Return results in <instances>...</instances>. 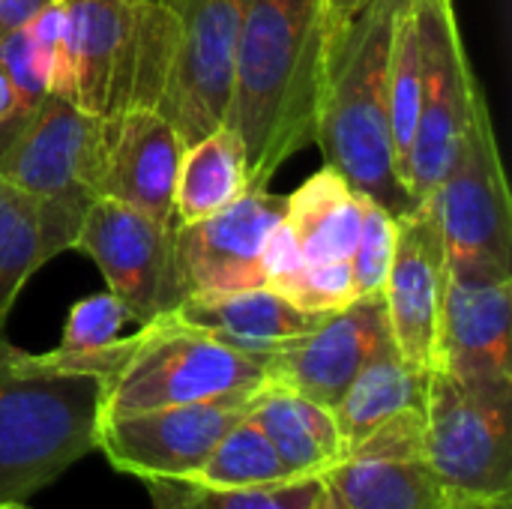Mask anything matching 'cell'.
I'll return each instance as SVG.
<instances>
[{
    "mask_svg": "<svg viewBox=\"0 0 512 509\" xmlns=\"http://www.w3.org/2000/svg\"><path fill=\"white\" fill-rule=\"evenodd\" d=\"M183 150V138L156 108L102 117L96 195L174 225V183Z\"/></svg>",
    "mask_w": 512,
    "mask_h": 509,
    "instance_id": "cell-17",
    "label": "cell"
},
{
    "mask_svg": "<svg viewBox=\"0 0 512 509\" xmlns=\"http://www.w3.org/2000/svg\"><path fill=\"white\" fill-rule=\"evenodd\" d=\"M363 201L366 195L354 192L348 180L327 165L285 198V219L297 231L306 264L351 261L360 237Z\"/></svg>",
    "mask_w": 512,
    "mask_h": 509,
    "instance_id": "cell-22",
    "label": "cell"
},
{
    "mask_svg": "<svg viewBox=\"0 0 512 509\" xmlns=\"http://www.w3.org/2000/svg\"><path fill=\"white\" fill-rule=\"evenodd\" d=\"M303 246L297 240V231L291 228V222L282 216L279 225L267 234L264 246H261V273H264V285L267 288H279L285 285L300 267H303Z\"/></svg>",
    "mask_w": 512,
    "mask_h": 509,
    "instance_id": "cell-32",
    "label": "cell"
},
{
    "mask_svg": "<svg viewBox=\"0 0 512 509\" xmlns=\"http://www.w3.org/2000/svg\"><path fill=\"white\" fill-rule=\"evenodd\" d=\"M180 509H327L321 477H291L249 489H204L171 480Z\"/></svg>",
    "mask_w": 512,
    "mask_h": 509,
    "instance_id": "cell-27",
    "label": "cell"
},
{
    "mask_svg": "<svg viewBox=\"0 0 512 509\" xmlns=\"http://www.w3.org/2000/svg\"><path fill=\"white\" fill-rule=\"evenodd\" d=\"M147 489L153 495V509H180L177 486L171 480H150Z\"/></svg>",
    "mask_w": 512,
    "mask_h": 509,
    "instance_id": "cell-36",
    "label": "cell"
},
{
    "mask_svg": "<svg viewBox=\"0 0 512 509\" xmlns=\"http://www.w3.org/2000/svg\"><path fill=\"white\" fill-rule=\"evenodd\" d=\"M294 306L318 315H330L357 300L351 261H327V264H303L285 285L273 288Z\"/></svg>",
    "mask_w": 512,
    "mask_h": 509,
    "instance_id": "cell-30",
    "label": "cell"
},
{
    "mask_svg": "<svg viewBox=\"0 0 512 509\" xmlns=\"http://www.w3.org/2000/svg\"><path fill=\"white\" fill-rule=\"evenodd\" d=\"M0 66L12 78L21 102L33 111L48 93V75H45V66L36 54V45L30 39L27 24L18 27L15 33H9L6 39H0Z\"/></svg>",
    "mask_w": 512,
    "mask_h": 509,
    "instance_id": "cell-31",
    "label": "cell"
},
{
    "mask_svg": "<svg viewBox=\"0 0 512 509\" xmlns=\"http://www.w3.org/2000/svg\"><path fill=\"white\" fill-rule=\"evenodd\" d=\"M390 342L384 297H357L345 309L330 312L312 333L267 354L264 372L270 384H282L333 411L357 372Z\"/></svg>",
    "mask_w": 512,
    "mask_h": 509,
    "instance_id": "cell-14",
    "label": "cell"
},
{
    "mask_svg": "<svg viewBox=\"0 0 512 509\" xmlns=\"http://www.w3.org/2000/svg\"><path fill=\"white\" fill-rule=\"evenodd\" d=\"M426 459L453 504L512 495V399L483 396L444 369L426 390Z\"/></svg>",
    "mask_w": 512,
    "mask_h": 509,
    "instance_id": "cell-8",
    "label": "cell"
},
{
    "mask_svg": "<svg viewBox=\"0 0 512 509\" xmlns=\"http://www.w3.org/2000/svg\"><path fill=\"white\" fill-rule=\"evenodd\" d=\"M267 384L264 360L165 312L129 336L126 357L105 381L102 420L168 405L255 393Z\"/></svg>",
    "mask_w": 512,
    "mask_h": 509,
    "instance_id": "cell-5",
    "label": "cell"
},
{
    "mask_svg": "<svg viewBox=\"0 0 512 509\" xmlns=\"http://www.w3.org/2000/svg\"><path fill=\"white\" fill-rule=\"evenodd\" d=\"M51 0H0V39L24 27Z\"/></svg>",
    "mask_w": 512,
    "mask_h": 509,
    "instance_id": "cell-34",
    "label": "cell"
},
{
    "mask_svg": "<svg viewBox=\"0 0 512 509\" xmlns=\"http://www.w3.org/2000/svg\"><path fill=\"white\" fill-rule=\"evenodd\" d=\"M255 393H231L207 402L105 417L99 423L96 450H102L120 474L144 483H183L204 465L222 435L252 411Z\"/></svg>",
    "mask_w": 512,
    "mask_h": 509,
    "instance_id": "cell-12",
    "label": "cell"
},
{
    "mask_svg": "<svg viewBox=\"0 0 512 509\" xmlns=\"http://www.w3.org/2000/svg\"><path fill=\"white\" fill-rule=\"evenodd\" d=\"M417 15L423 36V102L402 168V186L414 204L429 198L453 171L483 93L459 36L453 0H417Z\"/></svg>",
    "mask_w": 512,
    "mask_h": 509,
    "instance_id": "cell-9",
    "label": "cell"
},
{
    "mask_svg": "<svg viewBox=\"0 0 512 509\" xmlns=\"http://www.w3.org/2000/svg\"><path fill=\"white\" fill-rule=\"evenodd\" d=\"M453 509H512V495L510 498H480V501H462V504H453Z\"/></svg>",
    "mask_w": 512,
    "mask_h": 509,
    "instance_id": "cell-37",
    "label": "cell"
},
{
    "mask_svg": "<svg viewBox=\"0 0 512 509\" xmlns=\"http://www.w3.org/2000/svg\"><path fill=\"white\" fill-rule=\"evenodd\" d=\"M99 156L102 117L54 93H45L0 150V177L39 204L48 261L75 246L84 213L99 198Z\"/></svg>",
    "mask_w": 512,
    "mask_h": 509,
    "instance_id": "cell-6",
    "label": "cell"
},
{
    "mask_svg": "<svg viewBox=\"0 0 512 509\" xmlns=\"http://www.w3.org/2000/svg\"><path fill=\"white\" fill-rule=\"evenodd\" d=\"M393 249H396V216H390L381 204L366 198L360 237L351 252V276H354L357 297L381 294L393 261Z\"/></svg>",
    "mask_w": 512,
    "mask_h": 509,
    "instance_id": "cell-28",
    "label": "cell"
},
{
    "mask_svg": "<svg viewBox=\"0 0 512 509\" xmlns=\"http://www.w3.org/2000/svg\"><path fill=\"white\" fill-rule=\"evenodd\" d=\"M321 480L327 509H453L429 459H342Z\"/></svg>",
    "mask_w": 512,
    "mask_h": 509,
    "instance_id": "cell-20",
    "label": "cell"
},
{
    "mask_svg": "<svg viewBox=\"0 0 512 509\" xmlns=\"http://www.w3.org/2000/svg\"><path fill=\"white\" fill-rule=\"evenodd\" d=\"M174 315L219 342L252 354L267 357L276 348L288 345L297 336L312 333L327 315L306 312L276 294L273 288H246L228 294H207V297H186Z\"/></svg>",
    "mask_w": 512,
    "mask_h": 509,
    "instance_id": "cell-18",
    "label": "cell"
},
{
    "mask_svg": "<svg viewBox=\"0 0 512 509\" xmlns=\"http://www.w3.org/2000/svg\"><path fill=\"white\" fill-rule=\"evenodd\" d=\"M249 192L240 138L222 123L183 150L174 183V225L210 219Z\"/></svg>",
    "mask_w": 512,
    "mask_h": 509,
    "instance_id": "cell-23",
    "label": "cell"
},
{
    "mask_svg": "<svg viewBox=\"0 0 512 509\" xmlns=\"http://www.w3.org/2000/svg\"><path fill=\"white\" fill-rule=\"evenodd\" d=\"M285 216V198L270 189H249L222 213L174 225L177 273L186 297L264 288L261 246Z\"/></svg>",
    "mask_w": 512,
    "mask_h": 509,
    "instance_id": "cell-16",
    "label": "cell"
},
{
    "mask_svg": "<svg viewBox=\"0 0 512 509\" xmlns=\"http://www.w3.org/2000/svg\"><path fill=\"white\" fill-rule=\"evenodd\" d=\"M105 378L69 357L0 342V504L54 483L96 450Z\"/></svg>",
    "mask_w": 512,
    "mask_h": 509,
    "instance_id": "cell-3",
    "label": "cell"
},
{
    "mask_svg": "<svg viewBox=\"0 0 512 509\" xmlns=\"http://www.w3.org/2000/svg\"><path fill=\"white\" fill-rule=\"evenodd\" d=\"M282 480H291L285 462L252 414H246L222 435L204 465L183 483L204 489H249Z\"/></svg>",
    "mask_w": 512,
    "mask_h": 509,
    "instance_id": "cell-25",
    "label": "cell"
},
{
    "mask_svg": "<svg viewBox=\"0 0 512 509\" xmlns=\"http://www.w3.org/2000/svg\"><path fill=\"white\" fill-rule=\"evenodd\" d=\"M249 414L273 441L291 477H321L345 459L333 411L282 384L267 381Z\"/></svg>",
    "mask_w": 512,
    "mask_h": 509,
    "instance_id": "cell-19",
    "label": "cell"
},
{
    "mask_svg": "<svg viewBox=\"0 0 512 509\" xmlns=\"http://www.w3.org/2000/svg\"><path fill=\"white\" fill-rule=\"evenodd\" d=\"M327 21L321 0H249L225 126L240 138L249 189L315 144Z\"/></svg>",
    "mask_w": 512,
    "mask_h": 509,
    "instance_id": "cell-1",
    "label": "cell"
},
{
    "mask_svg": "<svg viewBox=\"0 0 512 509\" xmlns=\"http://www.w3.org/2000/svg\"><path fill=\"white\" fill-rule=\"evenodd\" d=\"M30 117V108L21 102L12 78L6 75V69L0 66V150L9 144V138L18 132V126Z\"/></svg>",
    "mask_w": 512,
    "mask_h": 509,
    "instance_id": "cell-33",
    "label": "cell"
},
{
    "mask_svg": "<svg viewBox=\"0 0 512 509\" xmlns=\"http://www.w3.org/2000/svg\"><path fill=\"white\" fill-rule=\"evenodd\" d=\"M72 249L93 258L108 291L141 327L186 300L174 255V225L156 222L135 207L96 198Z\"/></svg>",
    "mask_w": 512,
    "mask_h": 509,
    "instance_id": "cell-10",
    "label": "cell"
},
{
    "mask_svg": "<svg viewBox=\"0 0 512 509\" xmlns=\"http://www.w3.org/2000/svg\"><path fill=\"white\" fill-rule=\"evenodd\" d=\"M426 369L411 366L396 345H384L351 381L345 396L336 402L333 417L342 435L345 456L354 450L369 432L384 426L387 420L405 414V411H423L426 408V390H429Z\"/></svg>",
    "mask_w": 512,
    "mask_h": 509,
    "instance_id": "cell-21",
    "label": "cell"
},
{
    "mask_svg": "<svg viewBox=\"0 0 512 509\" xmlns=\"http://www.w3.org/2000/svg\"><path fill=\"white\" fill-rule=\"evenodd\" d=\"M420 102H423L420 15H417V0H402L393 18V39H390V60H387V111H390V135H393L399 180L417 132Z\"/></svg>",
    "mask_w": 512,
    "mask_h": 509,
    "instance_id": "cell-24",
    "label": "cell"
},
{
    "mask_svg": "<svg viewBox=\"0 0 512 509\" xmlns=\"http://www.w3.org/2000/svg\"><path fill=\"white\" fill-rule=\"evenodd\" d=\"M45 261L39 204L0 177V330L24 282Z\"/></svg>",
    "mask_w": 512,
    "mask_h": 509,
    "instance_id": "cell-26",
    "label": "cell"
},
{
    "mask_svg": "<svg viewBox=\"0 0 512 509\" xmlns=\"http://www.w3.org/2000/svg\"><path fill=\"white\" fill-rule=\"evenodd\" d=\"M512 276L447 270L438 369L474 393L512 399Z\"/></svg>",
    "mask_w": 512,
    "mask_h": 509,
    "instance_id": "cell-13",
    "label": "cell"
},
{
    "mask_svg": "<svg viewBox=\"0 0 512 509\" xmlns=\"http://www.w3.org/2000/svg\"><path fill=\"white\" fill-rule=\"evenodd\" d=\"M399 3L372 0L327 33L315 114L324 165L396 219L417 207L396 171L387 111V60Z\"/></svg>",
    "mask_w": 512,
    "mask_h": 509,
    "instance_id": "cell-2",
    "label": "cell"
},
{
    "mask_svg": "<svg viewBox=\"0 0 512 509\" xmlns=\"http://www.w3.org/2000/svg\"><path fill=\"white\" fill-rule=\"evenodd\" d=\"M72 102L93 117L159 108L177 45L165 0H63Z\"/></svg>",
    "mask_w": 512,
    "mask_h": 509,
    "instance_id": "cell-4",
    "label": "cell"
},
{
    "mask_svg": "<svg viewBox=\"0 0 512 509\" xmlns=\"http://www.w3.org/2000/svg\"><path fill=\"white\" fill-rule=\"evenodd\" d=\"M51 3H63V0H51Z\"/></svg>",
    "mask_w": 512,
    "mask_h": 509,
    "instance_id": "cell-40",
    "label": "cell"
},
{
    "mask_svg": "<svg viewBox=\"0 0 512 509\" xmlns=\"http://www.w3.org/2000/svg\"><path fill=\"white\" fill-rule=\"evenodd\" d=\"M447 246L429 198L396 219V249L381 288L396 351L417 369H438V321Z\"/></svg>",
    "mask_w": 512,
    "mask_h": 509,
    "instance_id": "cell-15",
    "label": "cell"
},
{
    "mask_svg": "<svg viewBox=\"0 0 512 509\" xmlns=\"http://www.w3.org/2000/svg\"><path fill=\"white\" fill-rule=\"evenodd\" d=\"M429 201L444 234L447 270L512 276V204L483 93L459 159Z\"/></svg>",
    "mask_w": 512,
    "mask_h": 509,
    "instance_id": "cell-7",
    "label": "cell"
},
{
    "mask_svg": "<svg viewBox=\"0 0 512 509\" xmlns=\"http://www.w3.org/2000/svg\"><path fill=\"white\" fill-rule=\"evenodd\" d=\"M0 509H27L21 501H12V504H0Z\"/></svg>",
    "mask_w": 512,
    "mask_h": 509,
    "instance_id": "cell-38",
    "label": "cell"
},
{
    "mask_svg": "<svg viewBox=\"0 0 512 509\" xmlns=\"http://www.w3.org/2000/svg\"><path fill=\"white\" fill-rule=\"evenodd\" d=\"M165 3H171V6H177V3H180V0H165Z\"/></svg>",
    "mask_w": 512,
    "mask_h": 509,
    "instance_id": "cell-39",
    "label": "cell"
},
{
    "mask_svg": "<svg viewBox=\"0 0 512 509\" xmlns=\"http://www.w3.org/2000/svg\"><path fill=\"white\" fill-rule=\"evenodd\" d=\"M372 0H321V9H324V21H327V30L351 21L360 9H366Z\"/></svg>",
    "mask_w": 512,
    "mask_h": 509,
    "instance_id": "cell-35",
    "label": "cell"
},
{
    "mask_svg": "<svg viewBox=\"0 0 512 509\" xmlns=\"http://www.w3.org/2000/svg\"><path fill=\"white\" fill-rule=\"evenodd\" d=\"M174 9V63L156 111L189 147L225 123L234 57L249 0H180Z\"/></svg>",
    "mask_w": 512,
    "mask_h": 509,
    "instance_id": "cell-11",
    "label": "cell"
},
{
    "mask_svg": "<svg viewBox=\"0 0 512 509\" xmlns=\"http://www.w3.org/2000/svg\"><path fill=\"white\" fill-rule=\"evenodd\" d=\"M126 321H129V312L111 291H99L93 297H84L69 309L63 339L54 351L57 354L105 351L120 339V330Z\"/></svg>",
    "mask_w": 512,
    "mask_h": 509,
    "instance_id": "cell-29",
    "label": "cell"
}]
</instances>
